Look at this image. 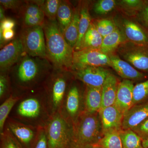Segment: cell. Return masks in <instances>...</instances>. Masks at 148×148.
Returning a JSON list of instances; mask_svg holds the SVG:
<instances>
[{"instance_id":"6da1fadb","label":"cell","mask_w":148,"mask_h":148,"mask_svg":"<svg viewBox=\"0 0 148 148\" xmlns=\"http://www.w3.org/2000/svg\"><path fill=\"white\" fill-rule=\"evenodd\" d=\"M53 68L47 58L25 54L9 71L14 86L29 91L42 86Z\"/></svg>"},{"instance_id":"7a4b0ae2","label":"cell","mask_w":148,"mask_h":148,"mask_svg":"<svg viewBox=\"0 0 148 148\" xmlns=\"http://www.w3.org/2000/svg\"><path fill=\"white\" fill-rule=\"evenodd\" d=\"M13 119L35 127L44 126L51 116L43 86L29 90L14 107Z\"/></svg>"},{"instance_id":"3957f363","label":"cell","mask_w":148,"mask_h":148,"mask_svg":"<svg viewBox=\"0 0 148 148\" xmlns=\"http://www.w3.org/2000/svg\"><path fill=\"white\" fill-rule=\"evenodd\" d=\"M47 58L55 69L71 71L74 49L66 41L56 20L45 19L42 25Z\"/></svg>"},{"instance_id":"277c9868","label":"cell","mask_w":148,"mask_h":148,"mask_svg":"<svg viewBox=\"0 0 148 148\" xmlns=\"http://www.w3.org/2000/svg\"><path fill=\"white\" fill-rule=\"evenodd\" d=\"M73 125V148L92 146L103 136L99 113L84 111Z\"/></svg>"},{"instance_id":"5b68a950","label":"cell","mask_w":148,"mask_h":148,"mask_svg":"<svg viewBox=\"0 0 148 148\" xmlns=\"http://www.w3.org/2000/svg\"><path fill=\"white\" fill-rule=\"evenodd\" d=\"M72 75L71 71L69 70L53 68L45 83L43 86L51 116L61 111Z\"/></svg>"},{"instance_id":"8992f818","label":"cell","mask_w":148,"mask_h":148,"mask_svg":"<svg viewBox=\"0 0 148 148\" xmlns=\"http://www.w3.org/2000/svg\"><path fill=\"white\" fill-rule=\"evenodd\" d=\"M44 127L48 148H73V125L60 112L51 115Z\"/></svg>"},{"instance_id":"52a82bcc","label":"cell","mask_w":148,"mask_h":148,"mask_svg":"<svg viewBox=\"0 0 148 148\" xmlns=\"http://www.w3.org/2000/svg\"><path fill=\"white\" fill-rule=\"evenodd\" d=\"M18 38L26 54L33 57L47 58L45 36L42 26L23 27Z\"/></svg>"},{"instance_id":"ba28073f","label":"cell","mask_w":148,"mask_h":148,"mask_svg":"<svg viewBox=\"0 0 148 148\" xmlns=\"http://www.w3.org/2000/svg\"><path fill=\"white\" fill-rule=\"evenodd\" d=\"M122 59L140 72L148 73V45L125 42L117 49Z\"/></svg>"},{"instance_id":"9c48e42d","label":"cell","mask_w":148,"mask_h":148,"mask_svg":"<svg viewBox=\"0 0 148 148\" xmlns=\"http://www.w3.org/2000/svg\"><path fill=\"white\" fill-rule=\"evenodd\" d=\"M109 55L103 53L100 49H85L74 51L72 71L78 70L88 66H110Z\"/></svg>"},{"instance_id":"30bf717a","label":"cell","mask_w":148,"mask_h":148,"mask_svg":"<svg viewBox=\"0 0 148 148\" xmlns=\"http://www.w3.org/2000/svg\"><path fill=\"white\" fill-rule=\"evenodd\" d=\"M82 101L84 100L78 86L74 83L69 84L60 112L73 124L83 112L82 110Z\"/></svg>"},{"instance_id":"8fae6325","label":"cell","mask_w":148,"mask_h":148,"mask_svg":"<svg viewBox=\"0 0 148 148\" xmlns=\"http://www.w3.org/2000/svg\"><path fill=\"white\" fill-rule=\"evenodd\" d=\"M26 54L18 37L4 45L0 51L1 73H7Z\"/></svg>"},{"instance_id":"7c38bea8","label":"cell","mask_w":148,"mask_h":148,"mask_svg":"<svg viewBox=\"0 0 148 148\" xmlns=\"http://www.w3.org/2000/svg\"><path fill=\"white\" fill-rule=\"evenodd\" d=\"M71 71L75 79L86 86L93 87H102L106 78L110 73L104 67L95 66H88Z\"/></svg>"},{"instance_id":"4fadbf2b","label":"cell","mask_w":148,"mask_h":148,"mask_svg":"<svg viewBox=\"0 0 148 148\" xmlns=\"http://www.w3.org/2000/svg\"><path fill=\"white\" fill-rule=\"evenodd\" d=\"M6 123V127L21 146L29 148L31 144L35 143L39 127L25 124L11 118L8 119Z\"/></svg>"},{"instance_id":"5bb4252c","label":"cell","mask_w":148,"mask_h":148,"mask_svg":"<svg viewBox=\"0 0 148 148\" xmlns=\"http://www.w3.org/2000/svg\"><path fill=\"white\" fill-rule=\"evenodd\" d=\"M98 113L103 135L109 131H120L122 130L124 115L114 105L101 109Z\"/></svg>"},{"instance_id":"9a60e30c","label":"cell","mask_w":148,"mask_h":148,"mask_svg":"<svg viewBox=\"0 0 148 148\" xmlns=\"http://www.w3.org/2000/svg\"><path fill=\"white\" fill-rule=\"evenodd\" d=\"M121 24L120 29L127 41L140 45H148V32L139 23L123 18Z\"/></svg>"},{"instance_id":"2e32d148","label":"cell","mask_w":148,"mask_h":148,"mask_svg":"<svg viewBox=\"0 0 148 148\" xmlns=\"http://www.w3.org/2000/svg\"><path fill=\"white\" fill-rule=\"evenodd\" d=\"M109 56L110 60V67L124 79L137 81L142 80L146 77L144 73L135 69L118 55L112 53Z\"/></svg>"},{"instance_id":"e0dca14e","label":"cell","mask_w":148,"mask_h":148,"mask_svg":"<svg viewBox=\"0 0 148 148\" xmlns=\"http://www.w3.org/2000/svg\"><path fill=\"white\" fill-rule=\"evenodd\" d=\"M134 83L123 79L119 83L114 106L123 115L132 106Z\"/></svg>"},{"instance_id":"ac0fdd59","label":"cell","mask_w":148,"mask_h":148,"mask_svg":"<svg viewBox=\"0 0 148 148\" xmlns=\"http://www.w3.org/2000/svg\"><path fill=\"white\" fill-rule=\"evenodd\" d=\"M148 118V101L131 107L123 116L122 130L132 129Z\"/></svg>"},{"instance_id":"d6986e66","label":"cell","mask_w":148,"mask_h":148,"mask_svg":"<svg viewBox=\"0 0 148 148\" xmlns=\"http://www.w3.org/2000/svg\"><path fill=\"white\" fill-rule=\"evenodd\" d=\"M102 106V87L86 86L84 96V111L91 113L98 112Z\"/></svg>"},{"instance_id":"ffe728a7","label":"cell","mask_w":148,"mask_h":148,"mask_svg":"<svg viewBox=\"0 0 148 148\" xmlns=\"http://www.w3.org/2000/svg\"><path fill=\"white\" fill-rule=\"evenodd\" d=\"M119 83L113 74L110 73L107 77L102 87L101 109L114 105Z\"/></svg>"},{"instance_id":"44dd1931","label":"cell","mask_w":148,"mask_h":148,"mask_svg":"<svg viewBox=\"0 0 148 148\" xmlns=\"http://www.w3.org/2000/svg\"><path fill=\"white\" fill-rule=\"evenodd\" d=\"M127 41L124 34L117 26L113 33L103 38L100 50L107 55H110L116 50L122 44Z\"/></svg>"},{"instance_id":"7402d4cb","label":"cell","mask_w":148,"mask_h":148,"mask_svg":"<svg viewBox=\"0 0 148 148\" xmlns=\"http://www.w3.org/2000/svg\"><path fill=\"white\" fill-rule=\"evenodd\" d=\"M73 12L74 10L69 1H61L57 12L56 20L63 35L72 21Z\"/></svg>"},{"instance_id":"603a6c76","label":"cell","mask_w":148,"mask_h":148,"mask_svg":"<svg viewBox=\"0 0 148 148\" xmlns=\"http://www.w3.org/2000/svg\"><path fill=\"white\" fill-rule=\"evenodd\" d=\"M80 18L79 37L76 45L74 48V51L80 49L83 40L91 24V18L89 8L87 3H83L79 7Z\"/></svg>"},{"instance_id":"cb8c5ba5","label":"cell","mask_w":148,"mask_h":148,"mask_svg":"<svg viewBox=\"0 0 148 148\" xmlns=\"http://www.w3.org/2000/svg\"><path fill=\"white\" fill-rule=\"evenodd\" d=\"M79 18V7H78L74 9L72 21L64 34L66 41L74 49L78 39Z\"/></svg>"},{"instance_id":"d4e9b609","label":"cell","mask_w":148,"mask_h":148,"mask_svg":"<svg viewBox=\"0 0 148 148\" xmlns=\"http://www.w3.org/2000/svg\"><path fill=\"white\" fill-rule=\"evenodd\" d=\"M103 38L95 28L94 23L91 22L85 35L79 50L85 49H100Z\"/></svg>"},{"instance_id":"484cf974","label":"cell","mask_w":148,"mask_h":148,"mask_svg":"<svg viewBox=\"0 0 148 148\" xmlns=\"http://www.w3.org/2000/svg\"><path fill=\"white\" fill-rule=\"evenodd\" d=\"M120 131L112 130L103 134L93 148H123Z\"/></svg>"},{"instance_id":"4316f807","label":"cell","mask_w":148,"mask_h":148,"mask_svg":"<svg viewBox=\"0 0 148 148\" xmlns=\"http://www.w3.org/2000/svg\"><path fill=\"white\" fill-rule=\"evenodd\" d=\"M123 148H144L142 139L132 129L119 131Z\"/></svg>"},{"instance_id":"83f0119b","label":"cell","mask_w":148,"mask_h":148,"mask_svg":"<svg viewBox=\"0 0 148 148\" xmlns=\"http://www.w3.org/2000/svg\"><path fill=\"white\" fill-rule=\"evenodd\" d=\"M21 96L11 95L6 99L0 106V133L3 132L6 122L16 103L19 101Z\"/></svg>"},{"instance_id":"f1b7e54d","label":"cell","mask_w":148,"mask_h":148,"mask_svg":"<svg viewBox=\"0 0 148 148\" xmlns=\"http://www.w3.org/2000/svg\"><path fill=\"white\" fill-rule=\"evenodd\" d=\"M61 1L60 0L36 1L45 16L51 21L56 20L57 12Z\"/></svg>"},{"instance_id":"f546056e","label":"cell","mask_w":148,"mask_h":148,"mask_svg":"<svg viewBox=\"0 0 148 148\" xmlns=\"http://www.w3.org/2000/svg\"><path fill=\"white\" fill-rule=\"evenodd\" d=\"M147 101H148V79L134 86L132 106Z\"/></svg>"},{"instance_id":"4dcf8cb0","label":"cell","mask_w":148,"mask_h":148,"mask_svg":"<svg viewBox=\"0 0 148 148\" xmlns=\"http://www.w3.org/2000/svg\"><path fill=\"white\" fill-rule=\"evenodd\" d=\"M145 2L141 0H122L120 1L119 5L127 14L137 15L143 8Z\"/></svg>"},{"instance_id":"1f68e13d","label":"cell","mask_w":148,"mask_h":148,"mask_svg":"<svg viewBox=\"0 0 148 148\" xmlns=\"http://www.w3.org/2000/svg\"><path fill=\"white\" fill-rule=\"evenodd\" d=\"M93 23L98 33L103 38L112 34L117 27L115 22L110 19H101Z\"/></svg>"},{"instance_id":"d6a6232c","label":"cell","mask_w":148,"mask_h":148,"mask_svg":"<svg viewBox=\"0 0 148 148\" xmlns=\"http://www.w3.org/2000/svg\"><path fill=\"white\" fill-rule=\"evenodd\" d=\"M22 18L45 15L40 6L37 3L36 1L29 2L26 4H23L20 10Z\"/></svg>"},{"instance_id":"836d02e7","label":"cell","mask_w":148,"mask_h":148,"mask_svg":"<svg viewBox=\"0 0 148 148\" xmlns=\"http://www.w3.org/2000/svg\"><path fill=\"white\" fill-rule=\"evenodd\" d=\"M116 1L114 0H99L93 5L94 12L99 15L107 14L113 10L116 6Z\"/></svg>"},{"instance_id":"e575fe53","label":"cell","mask_w":148,"mask_h":148,"mask_svg":"<svg viewBox=\"0 0 148 148\" xmlns=\"http://www.w3.org/2000/svg\"><path fill=\"white\" fill-rule=\"evenodd\" d=\"M1 148H21L20 144L7 127L1 134Z\"/></svg>"},{"instance_id":"d590c367","label":"cell","mask_w":148,"mask_h":148,"mask_svg":"<svg viewBox=\"0 0 148 148\" xmlns=\"http://www.w3.org/2000/svg\"><path fill=\"white\" fill-rule=\"evenodd\" d=\"M45 20V15L24 17L22 18V26L23 27L42 26Z\"/></svg>"},{"instance_id":"8d00e7d4","label":"cell","mask_w":148,"mask_h":148,"mask_svg":"<svg viewBox=\"0 0 148 148\" xmlns=\"http://www.w3.org/2000/svg\"><path fill=\"white\" fill-rule=\"evenodd\" d=\"M34 148H48L47 135L44 126L39 127Z\"/></svg>"},{"instance_id":"74e56055","label":"cell","mask_w":148,"mask_h":148,"mask_svg":"<svg viewBox=\"0 0 148 148\" xmlns=\"http://www.w3.org/2000/svg\"><path fill=\"white\" fill-rule=\"evenodd\" d=\"M10 78L6 73H1L0 75V98L3 99L9 92Z\"/></svg>"},{"instance_id":"f35d334b","label":"cell","mask_w":148,"mask_h":148,"mask_svg":"<svg viewBox=\"0 0 148 148\" xmlns=\"http://www.w3.org/2000/svg\"><path fill=\"white\" fill-rule=\"evenodd\" d=\"M137 16L139 24L148 32V1H145L143 8Z\"/></svg>"},{"instance_id":"ab89813d","label":"cell","mask_w":148,"mask_h":148,"mask_svg":"<svg viewBox=\"0 0 148 148\" xmlns=\"http://www.w3.org/2000/svg\"><path fill=\"white\" fill-rule=\"evenodd\" d=\"M24 2L21 1L16 0H1V5L2 6L5 10L10 9L15 11L20 10L21 7L24 4Z\"/></svg>"},{"instance_id":"60d3db41","label":"cell","mask_w":148,"mask_h":148,"mask_svg":"<svg viewBox=\"0 0 148 148\" xmlns=\"http://www.w3.org/2000/svg\"><path fill=\"white\" fill-rule=\"evenodd\" d=\"M136 132L142 141L148 138V118L132 129Z\"/></svg>"},{"instance_id":"b9f144b4","label":"cell","mask_w":148,"mask_h":148,"mask_svg":"<svg viewBox=\"0 0 148 148\" xmlns=\"http://www.w3.org/2000/svg\"><path fill=\"white\" fill-rule=\"evenodd\" d=\"M15 26V22L10 18H5L1 21L0 30H4L13 29Z\"/></svg>"},{"instance_id":"7bdbcfd3","label":"cell","mask_w":148,"mask_h":148,"mask_svg":"<svg viewBox=\"0 0 148 148\" xmlns=\"http://www.w3.org/2000/svg\"><path fill=\"white\" fill-rule=\"evenodd\" d=\"M5 10L1 5L0 7V20L1 21H3V19L6 18L5 15Z\"/></svg>"},{"instance_id":"ee69618b","label":"cell","mask_w":148,"mask_h":148,"mask_svg":"<svg viewBox=\"0 0 148 148\" xmlns=\"http://www.w3.org/2000/svg\"><path fill=\"white\" fill-rule=\"evenodd\" d=\"M143 145L144 148H148V138L143 141Z\"/></svg>"},{"instance_id":"f6af8a7d","label":"cell","mask_w":148,"mask_h":148,"mask_svg":"<svg viewBox=\"0 0 148 148\" xmlns=\"http://www.w3.org/2000/svg\"><path fill=\"white\" fill-rule=\"evenodd\" d=\"M77 148H93L92 146H86V147H81Z\"/></svg>"}]
</instances>
